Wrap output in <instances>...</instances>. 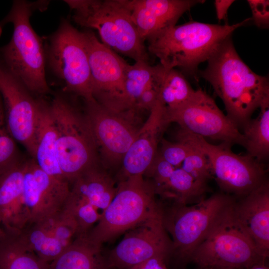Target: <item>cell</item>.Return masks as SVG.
<instances>
[{"label":"cell","mask_w":269,"mask_h":269,"mask_svg":"<svg viewBox=\"0 0 269 269\" xmlns=\"http://www.w3.org/2000/svg\"><path fill=\"white\" fill-rule=\"evenodd\" d=\"M231 36L217 46L207 61L206 68L198 73L222 100L227 117L243 129L253 113L269 99V82L267 77L254 72L242 60Z\"/></svg>","instance_id":"obj_1"},{"label":"cell","mask_w":269,"mask_h":269,"mask_svg":"<svg viewBox=\"0 0 269 269\" xmlns=\"http://www.w3.org/2000/svg\"><path fill=\"white\" fill-rule=\"evenodd\" d=\"M46 1L14 0L0 28L7 23L13 25L12 37L0 47V61L36 96L51 92L46 76L44 42L32 27L30 18L37 10L46 9Z\"/></svg>","instance_id":"obj_2"},{"label":"cell","mask_w":269,"mask_h":269,"mask_svg":"<svg viewBox=\"0 0 269 269\" xmlns=\"http://www.w3.org/2000/svg\"><path fill=\"white\" fill-rule=\"evenodd\" d=\"M251 18L232 25L192 21L168 27L147 39V51L167 69L179 68L197 78L199 65L207 61L217 46Z\"/></svg>","instance_id":"obj_3"},{"label":"cell","mask_w":269,"mask_h":269,"mask_svg":"<svg viewBox=\"0 0 269 269\" xmlns=\"http://www.w3.org/2000/svg\"><path fill=\"white\" fill-rule=\"evenodd\" d=\"M74 22L98 31L102 43L135 62L148 63L149 55L131 16L128 0H67Z\"/></svg>","instance_id":"obj_4"},{"label":"cell","mask_w":269,"mask_h":269,"mask_svg":"<svg viewBox=\"0 0 269 269\" xmlns=\"http://www.w3.org/2000/svg\"><path fill=\"white\" fill-rule=\"evenodd\" d=\"M56 132V152L62 172L70 185L81 174L99 165V153L83 111L68 94L60 91L50 101Z\"/></svg>","instance_id":"obj_5"},{"label":"cell","mask_w":269,"mask_h":269,"mask_svg":"<svg viewBox=\"0 0 269 269\" xmlns=\"http://www.w3.org/2000/svg\"><path fill=\"white\" fill-rule=\"evenodd\" d=\"M155 194L152 183L146 182L142 175L121 180L97 224L88 233V238L102 246L149 219L161 217L162 208L156 202Z\"/></svg>","instance_id":"obj_6"},{"label":"cell","mask_w":269,"mask_h":269,"mask_svg":"<svg viewBox=\"0 0 269 269\" xmlns=\"http://www.w3.org/2000/svg\"><path fill=\"white\" fill-rule=\"evenodd\" d=\"M234 201L192 252L189 261L203 269H247L267 259L238 224Z\"/></svg>","instance_id":"obj_7"},{"label":"cell","mask_w":269,"mask_h":269,"mask_svg":"<svg viewBox=\"0 0 269 269\" xmlns=\"http://www.w3.org/2000/svg\"><path fill=\"white\" fill-rule=\"evenodd\" d=\"M46 70L62 85L64 92L92 100L88 54L81 31L62 18L57 29L44 43Z\"/></svg>","instance_id":"obj_8"},{"label":"cell","mask_w":269,"mask_h":269,"mask_svg":"<svg viewBox=\"0 0 269 269\" xmlns=\"http://www.w3.org/2000/svg\"><path fill=\"white\" fill-rule=\"evenodd\" d=\"M178 140L186 142L207 158L211 172L224 191L245 196L267 179L266 170L260 161L248 154L240 155L231 150L229 144H211L205 138L184 131L177 134Z\"/></svg>","instance_id":"obj_9"},{"label":"cell","mask_w":269,"mask_h":269,"mask_svg":"<svg viewBox=\"0 0 269 269\" xmlns=\"http://www.w3.org/2000/svg\"><path fill=\"white\" fill-rule=\"evenodd\" d=\"M233 200L222 193L214 194L190 206L173 204L162 209V222L172 237L171 253L182 261H189L202 241Z\"/></svg>","instance_id":"obj_10"},{"label":"cell","mask_w":269,"mask_h":269,"mask_svg":"<svg viewBox=\"0 0 269 269\" xmlns=\"http://www.w3.org/2000/svg\"><path fill=\"white\" fill-rule=\"evenodd\" d=\"M81 33L88 56L93 98L117 113L130 110L124 95L125 78L130 64L100 42L92 30Z\"/></svg>","instance_id":"obj_11"},{"label":"cell","mask_w":269,"mask_h":269,"mask_svg":"<svg viewBox=\"0 0 269 269\" xmlns=\"http://www.w3.org/2000/svg\"><path fill=\"white\" fill-rule=\"evenodd\" d=\"M165 116L169 124L176 123L184 131L231 145L243 146V135L239 129L223 114L213 99L201 89L196 90L180 107L173 110L165 109Z\"/></svg>","instance_id":"obj_12"},{"label":"cell","mask_w":269,"mask_h":269,"mask_svg":"<svg viewBox=\"0 0 269 269\" xmlns=\"http://www.w3.org/2000/svg\"><path fill=\"white\" fill-rule=\"evenodd\" d=\"M83 111L100 155L110 164L122 162L140 128L134 123L138 112L130 110L117 113L94 99L84 101Z\"/></svg>","instance_id":"obj_13"},{"label":"cell","mask_w":269,"mask_h":269,"mask_svg":"<svg viewBox=\"0 0 269 269\" xmlns=\"http://www.w3.org/2000/svg\"><path fill=\"white\" fill-rule=\"evenodd\" d=\"M0 94L8 131L32 157L38 121L37 96L0 61Z\"/></svg>","instance_id":"obj_14"},{"label":"cell","mask_w":269,"mask_h":269,"mask_svg":"<svg viewBox=\"0 0 269 269\" xmlns=\"http://www.w3.org/2000/svg\"><path fill=\"white\" fill-rule=\"evenodd\" d=\"M107 258L113 269H129L154 257H167L171 252L162 216L149 219L130 230Z\"/></svg>","instance_id":"obj_15"},{"label":"cell","mask_w":269,"mask_h":269,"mask_svg":"<svg viewBox=\"0 0 269 269\" xmlns=\"http://www.w3.org/2000/svg\"><path fill=\"white\" fill-rule=\"evenodd\" d=\"M70 193L68 182L49 175L39 168L32 158H27L22 199L29 216L28 223L56 214L63 208Z\"/></svg>","instance_id":"obj_16"},{"label":"cell","mask_w":269,"mask_h":269,"mask_svg":"<svg viewBox=\"0 0 269 269\" xmlns=\"http://www.w3.org/2000/svg\"><path fill=\"white\" fill-rule=\"evenodd\" d=\"M165 107L158 100L150 111L146 122L139 128L136 136L122 160L123 179L142 175L152 165L157 153V146L168 125Z\"/></svg>","instance_id":"obj_17"},{"label":"cell","mask_w":269,"mask_h":269,"mask_svg":"<svg viewBox=\"0 0 269 269\" xmlns=\"http://www.w3.org/2000/svg\"><path fill=\"white\" fill-rule=\"evenodd\" d=\"M235 219L265 258L269 252V184L266 180L233 205Z\"/></svg>","instance_id":"obj_18"},{"label":"cell","mask_w":269,"mask_h":269,"mask_svg":"<svg viewBox=\"0 0 269 269\" xmlns=\"http://www.w3.org/2000/svg\"><path fill=\"white\" fill-rule=\"evenodd\" d=\"M132 19L144 40L175 25L180 17L200 0H128Z\"/></svg>","instance_id":"obj_19"},{"label":"cell","mask_w":269,"mask_h":269,"mask_svg":"<svg viewBox=\"0 0 269 269\" xmlns=\"http://www.w3.org/2000/svg\"><path fill=\"white\" fill-rule=\"evenodd\" d=\"M27 159L23 158L0 175V221L7 231L19 232L29 222L22 199Z\"/></svg>","instance_id":"obj_20"},{"label":"cell","mask_w":269,"mask_h":269,"mask_svg":"<svg viewBox=\"0 0 269 269\" xmlns=\"http://www.w3.org/2000/svg\"><path fill=\"white\" fill-rule=\"evenodd\" d=\"M45 97H37L38 121L34 152L31 158L39 168L49 175L69 183L63 175L58 161L55 126L50 102Z\"/></svg>","instance_id":"obj_21"},{"label":"cell","mask_w":269,"mask_h":269,"mask_svg":"<svg viewBox=\"0 0 269 269\" xmlns=\"http://www.w3.org/2000/svg\"><path fill=\"white\" fill-rule=\"evenodd\" d=\"M101 246L92 242L87 234L77 236L49 269H113L103 255Z\"/></svg>","instance_id":"obj_22"},{"label":"cell","mask_w":269,"mask_h":269,"mask_svg":"<svg viewBox=\"0 0 269 269\" xmlns=\"http://www.w3.org/2000/svg\"><path fill=\"white\" fill-rule=\"evenodd\" d=\"M71 185V195L86 200L102 212L113 199L117 190L113 180L99 165L81 174Z\"/></svg>","instance_id":"obj_23"},{"label":"cell","mask_w":269,"mask_h":269,"mask_svg":"<svg viewBox=\"0 0 269 269\" xmlns=\"http://www.w3.org/2000/svg\"><path fill=\"white\" fill-rule=\"evenodd\" d=\"M16 233L25 247L49 264L66 249L41 221L29 223Z\"/></svg>","instance_id":"obj_24"},{"label":"cell","mask_w":269,"mask_h":269,"mask_svg":"<svg viewBox=\"0 0 269 269\" xmlns=\"http://www.w3.org/2000/svg\"><path fill=\"white\" fill-rule=\"evenodd\" d=\"M0 269H49V263L25 247L16 233L4 230L0 240Z\"/></svg>","instance_id":"obj_25"},{"label":"cell","mask_w":269,"mask_h":269,"mask_svg":"<svg viewBox=\"0 0 269 269\" xmlns=\"http://www.w3.org/2000/svg\"><path fill=\"white\" fill-rule=\"evenodd\" d=\"M207 189L181 167L174 169L167 181L154 188L155 194L172 200L173 204L186 205L202 197Z\"/></svg>","instance_id":"obj_26"},{"label":"cell","mask_w":269,"mask_h":269,"mask_svg":"<svg viewBox=\"0 0 269 269\" xmlns=\"http://www.w3.org/2000/svg\"><path fill=\"white\" fill-rule=\"evenodd\" d=\"M259 116L243 128L244 147L247 154L258 161L267 158L269 153V99L261 105Z\"/></svg>","instance_id":"obj_27"},{"label":"cell","mask_w":269,"mask_h":269,"mask_svg":"<svg viewBox=\"0 0 269 269\" xmlns=\"http://www.w3.org/2000/svg\"><path fill=\"white\" fill-rule=\"evenodd\" d=\"M195 91L181 71L175 68L167 69L160 86L158 99L166 110H173L185 104Z\"/></svg>","instance_id":"obj_28"},{"label":"cell","mask_w":269,"mask_h":269,"mask_svg":"<svg viewBox=\"0 0 269 269\" xmlns=\"http://www.w3.org/2000/svg\"><path fill=\"white\" fill-rule=\"evenodd\" d=\"M160 66V63L152 66L143 61L129 65L124 81V95L129 110H134L136 101L154 78Z\"/></svg>","instance_id":"obj_29"},{"label":"cell","mask_w":269,"mask_h":269,"mask_svg":"<svg viewBox=\"0 0 269 269\" xmlns=\"http://www.w3.org/2000/svg\"><path fill=\"white\" fill-rule=\"evenodd\" d=\"M23 158L17 142L8 131L0 94V175L16 165Z\"/></svg>","instance_id":"obj_30"},{"label":"cell","mask_w":269,"mask_h":269,"mask_svg":"<svg viewBox=\"0 0 269 269\" xmlns=\"http://www.w3.org/2000/svg\"><path fill=\"white\" fill-rule=\"evenodd\" d=\"M75 217L78 227V236L88 234L92 226L99 220L101 214L98 209L86 200L76 197L70 193L64 205Z\"/></svg>","instance_id":"obj_31"},{"label":"cell","mask_w":269,"mask_h":269,"mask_svg":"<svg viewBox=\"0 0 269 269\" xmlns=\"http://www.w3.org/2000/svg\"><path fill=\"white\" fill-rule=\"evenodd\" d=\"M180 167L196 181L203 185H206L208 180L212 176L207 158L194 147L184 160Z\"/></svg>","instance_id":"obj_32"},{"label":"cell","mask_w":269,"mask_h":269,"mask_svg":"<svg viewBox=\"0 0 269 269\" xmlns=\"http://www.w3.org/2000/svg\"><path fill=\"white\" fill-rule=\"evenodd\" d=\"M193 149L192 146L183 141L178 140L173 143L162 139L160 151L158 153L164 160L177 168L180 167Z\"/></svg>","instance_id":"obj_33"},{"label":"cell","mask_w":269,"mask_h":269,"mask_svg":"<svg viewBox=\"0 0 269 269\" xmlns=\"http://www.w3.org/2000/svg\"><path fill=\"white\" fill-rule=\"evenodd\" d=\"M255 24L261 28L269 26V1L266 0H248Z\"/></svg>","instance_id":"obj_34"},{"label":"cell","mask_w":269,"mask_h":269,"mask_svg":"<svg viewBox=\"0 0 269 269\" xmlns=\"http://www.w3.org/2000/svg\"><path fill=\"white\" fill-rule=\"evenodd\" d=\"M166 258L154 257L129 269H168L165 265Z\"/></svg>","instance_id":"obj_35"},{"label":"cell","mask_w":269,"mask_h":269,"mask_svg":"<svg viewBox=\"0 0 269 269\" xmlns=\"http://www.w3.org/2000/svg\"><path fill=\"white\" fill-rule=\"evenodd\" d=\"M235 2L234 0H216L214 2L217 17L219 21L225 19L228 10Z\"/></svg>","instance_id":"obj_36"},{"label":"cell","mask_w":269,"mask_h":269,"mask_svg":"<svg viewBox=\"0 0 269 269\" xmlns=\"http://www.w3.org/2000/svg\"><path fill=\"white\" fill-rule=\"evenodd\" d=\"M247 269H269V268L265 264V262L256 264Z\"/></svg>","instance_id":"obj_37"},{"label":"cell","mask_w":269,"mask_h":269,"mask_svg":"<svg viewBox=\"0 0 269 269\" xmlns=\"http://www.w3.org/2000/svg\"><path fill=\"white\" fill-rule=\"evenodd\" d=\"M1 226H2L0 221V240L2 238L4 234V230Z\"/></svg>","instance_id":"obj_38"},{"label":"cell","mask_w":269,"mask_h":269,"mask_svg":"<svg viewBox=\"0 0 269 269\" xmlns=\"http://www.w3.org/2000/svg\"><path fill=\"white\" fill-rule=\"evenodd\" d=\"M229 269L208 268V269Z\"/></svg>","instance_id":"obj_39"}]
</instances>
